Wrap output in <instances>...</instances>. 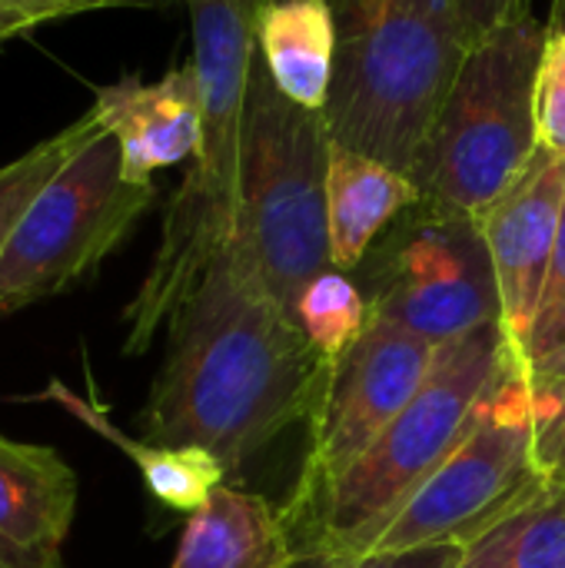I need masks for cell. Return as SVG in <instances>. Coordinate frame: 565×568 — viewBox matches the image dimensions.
<instances>
[{"instance_id":"1","label":"cell","mask_w":565,"mask_h":568,"mask_svg":"<svg viewBox=\"0 0 565 568\" xmlns=\"http://www.w3.org/2000/svg\"><path fill=\"white\" fill-rule=\"evenodd\" d=\"M323 356L226 243L167 320V353L140 409L160 446H200L240 473L286 426L310 416Z\"/></svg>"},{"instance_id":"2","label":"cell","mask_w":565,"mask_h":568,"mask_svg":"<svg viewBox=\"0 0 565 568\" xmlns=\"http://www.w3.org/2000/svg\"><path fill=\"white\" fill-rule=\"evenodd\" d=\"M270 0H186L193 70L200 80L203 136L183 186L173 193L157 256L127 306V356L150 349L170 313L236 233L240 153L260 10Z\"/></svg>"},{"instance_id":"3","label":"cell","mask_w":565,"mask_h":568,"mask_svg":"<svg viewBox=\"0 0 565 568\" xmlns=\"http://www.w3.org/2000/svg\"><path fill=\"white\" fill-rule=\"evenodd\" d=\"M326 3L336 27L330 140L410 176L470 53L463 0Z\"/></svg>"},{"instance_id":"4","label":"cell","mask_w":565,"mask_h":568,"mask_svg":"<svg viewBox=\"0 0 565 568\" xmlns=\"http://www.w3.org/2000/svg\"><path fill=\"white\" fill-rule=\"evenodd\" d=\"M549 23L533 10L476 40L433 120L410 180L426 206L483 216L533 163L536 80Z\"/></svg>"},{"instance_id":"5","label":"cell","mask_w":565,"mask_h":568,"mask_svg":"<svg viewBox=\"0 0 565 568\" xmlns=\"http://www.w3.org/2000/svg\"><path fill=\"white\" fill-rule=\"evenodd\" d=\"M330 130L323 110L290 100L260 50L250 73L233 246L293 316L300 290L333 270L326 226Z\"/></svg>"},{"instance_id":"6","label":"cell","mask_w":565,"mask_h":568,"mask_svg":"<svg viewBox=\"0 0 565 568\" xmlns=\"http://www.w3.org/2000/svg\"><path fill=\"white\" fill-rule=\"evenodd\" d=\"M506 349L509 343L500 323L436 349L410 406L386 426L366 456L320 496V536L313 549L340 562L366 559L373 539L460 446Z\"/></svg>"},{"instance_id":"7","label":"cell","mask_w":565,"mask_h":568,"mask_svg":"<svg viewBox=\"0 0 565 568\" xmlns=\"http://www.w3.org/2000/svg\"><path fill=\"white\" fill-rule=\"evenodd\" d=\"M536 433L539 406L529 363L509 346L460 446L373 539L366 556L430 546L470 549L553 479L536 459Z\"/></svg>"},{"instance_id":"8","label":"cell","mask_w":565,"mask_h":568,"mask_svg":"<svg viewBox=\"0 0 565 568\" xmlns=\"http://www.w3.org/2000/svg\"><path fill=\"white\" fill-rule=\"evenodd\" d=\"M157 200L153 183L123 170L120 143L93 136L30 203L0 256V316L87 280Z\"/></svg>"},{"instance_id":"9","label":"cell","mask_w":565,"mask_h":568,"mask_svg":"<svg viewBox=\"0 0 565 568\" xmlns=\"http://www.w3.org/2000/svg\"><path fill=\"white\" fill-rule=\"evenodd\" d=\"M370 316L436 349L483 326H503L480 220L426 203L406 210L376 246Z\"/></svg>"},{"instance_id":"10","label":"cell","mask_w":565,"mask_h":568,"mask_svg":"<svg viewBox=\"0 0 565 568\" xmlns=\"http://www.w3.org/2000/svg\"><path fill=\"white\" fill-rule=\"evenodd\" d=\"M436 346L406 329L370 316L356 346L323 369V386L313 406V443L303 473V496H320L343 479L386 426L420 393Z\"/></svg>"},{"instance_id":"11","label":"cell","mask_w":565,"mask_h":568,"mask_svg":"<svg viewBox=\"0 0 565 568\" xmlns=\"http://www.w3.org/2000/svg\"><path fill=\"white\" fill-rule=\"evenodd\" d=\"M563 210L565 160L549 150H536L523 176L480 216L500 286L503 333L519 356L543 300Z\"/></svg>"},{"instance_id":"12","label":"cell","mask_w":565,"mask_h":568,"mask_svg":"<svg viewBox=\"0 0 565 568\" xmlns=\"http://www.w3.org/2000/svg\"><path fill=\"white\" fill-rule=\"evenodd\" d=\"M93 113L120 143L127 176L137 183H153L157 170L176 166L200 150L203 103L193 60L153 83L123 77L100 87L93 97Z\"/></svg>"},{"instance_id":"13","label":"cell","mask_w":565,"mask_h":568,"mask_svg":"<svg viewBox=\"0 0 565 568\" xmlns=\"http://www.w3.org/2000/svg\"><path fill=\"white\" fill-rule=\"evenodd\" d=\"M77 516V473L50 446L0 433V566L60 568Z\"/></svg>"},{"instance_id":"14","label":"cell","mask_w":565,"mask_h":568,"mask_svg":"<svg viewBox=\"0 0 565 568\" xmlns=\"http://www.w3.org/2000/svg\"><path fill=\"white\" fill-rule=\"evenodd\" d=\"M423 200L420 186L383 160L330 140L326 226L333 270H356L376 236Z\"/></svg>"},{"instance_id":"15","label":"cell","mask_w":565,"mask_h":568,"mask_svg":"<svg viewBox=\"0 0 565 568\" xmlns=\"http://www.w3.org/2000/svg\"><path fill=\"white\" fill-rule=\"evenodd\" d=\"M296 556L276 509L263 496L223 483L186 519L170 568H290Z\"/></svg>"},{"instance_id":"16","label":"cell","mask_w":565,"mask_h":568,"mask_svg":"<svg viewBox=\"0 0 565 568\" xmlns=\"http://www.w3.org/2000/svg\"><path fill=\"white\" fill-rule=\"evenodd\" d=\"M256 50L290 100L310 110L326 106L336 60V27L326 0H270L260 10Z\"/></svg>"},{"instance_id":"17","label":"cell","mask_w":565,"mask_h":568,"mask_svg":"<svg viewBox=\"0 0 565 568\" xmlns=\"http://www.w3.org/2000/svg\"><path fill=\"white\" fill-rule=\"evenodd\" d=\"M43 396L53 399V403H60L70 416H77L80 423H87L93 433H100L120 453H127L133 459V466L140 469L147 493L163 509H170V513L193 516L196 509H203L210 503V496L230 476L226 466L213 453H206L200 446H160V443H147V439L123 436L107 419L103 409H97L93 403H87L77 393H70L60 379H53Z\"/></svg>"},{"instance_id":"18","label":"cell","mask_w":565,"mask_h":568,"mask_svg":"<svg viewBox=\"0 0 565 568\" xmlns=\"http://www.w3.org/2000/svg\"><path fill=\"white\" fill-rule=\"evenodd\" d=\"M460 568H565V476L546 479L480 536Z\"/></svg>"},{"instance_id":"19","label":"cell","mask_w":565,"mask_h":568,"mask_svg":"<svg viewBox=\"0 0 565 568\" xmlns=\"http://www.w3.org/2000/svg\"><path fill=\"white\" fill-rule=\"evenodd\" d=\"M100 133H103V123L90 106L70 126L57 130L53 136L40 140L37 146H30L7 166H0V256L7 250L17 223L23 220V213L40 196V190Z\"/></svg>"},{"instance_id":"20","label":"cell","mask_w":565,"mask_h":568,"mask_svg":"<svg viewBox=\"0 0 565 568\" xmlns=\"http://www.w3.org/2000/svg\"><path fill=\"white\" fill-rule=\"evenodd\" d=\"M293 320L330 366L340 363L363 336L370 323V300L340 270H323L300 290Z\"/></svg>"},{"instance_id":"21","label":"cell","mask_w":565,"mask_h":568,"mask_svg":"<svg viewBox=\"0 0 565 568\" xmlns=\"http://www.w3.org/2000/svg\"><path fill=\"white\" fill-rule=\"evenodd\" d=\"M536 140L565 160V27H549L536 80Z\"/></svg>"},{"instance_id":"22","label":"cell","mask_w":565,"mask_h":568,"mask_svg":"<svg viewBox=\"0 0 565 568\" xmlns=\"http://www.w3.org/2000/svg\"><path fill=\"white\" fill-rule=\"evenodd\" d=\"M559 346H565V210L559 240H556V253H553V263H549V276H546V286H543V300H539L529 339L523 346V359L536 363V359L549 356Z\"/></svg>"},{"instance_id":"23","label":"cell","mask_w":565,"mask_h":568,"mask_svg":"<svg viewBox=\"0 0 565 568\" xmlns=\"http://www.w3.org/2000/svg\"><path fill=\"white\" fill-rule=\"evenodd\" d=\"M466 549L463 546H430L410 552H376L360 562H340L320 549H306L293 559L290 568H460Z\"/></svg>"},{"instance_id":"24","label":"cell","mask_w":565,"mask_h":568,"mask_svg":"<svg viewBox=\"0 0 565 568\" xmlns=\"http://www.w3.org/2000/svg\"><path fill=\"white\" fill-rule=\"evenodd\" d=\"M536 406H539L536 459L546 476H565V393L553 399L536 396Z\"/></svg>"},{"instance_id":"25","label":"cell","mask_w":565,"mask_h":568,"mask_svg":"<svg viewBox=\"0 0 565 568\" xmlns=\"http://www.w3.org/2000/svg\"><path fill=\"white\" fill-rule=\"evenodd\" d=\"M529 0H463V17H466V33H470V47L476 40H483L486 33H493L496 27L529 13Z\"/></svg>"},{"instance_id":"26","label":"cell","mask_w":565,"mask_h":568,"mask_svg":"<svg viewBox=\"0 0 565 568\" xmlns=\"http://www.w3.org/2000/svg\"><path fill=\"white\" fill-rule=\"evenodd\" d=\"M0 3L43 10L53 20H63V17L87 13V10H103V7H147V3H160V0H0Z\"/></svg>"},{"instance_id":"27","label":"cell","mask_w":565,"mask_h":568,"mask_svg":"<svg viewBox=\"0 0 565 568\" xmlns=\"http://www.w3.org/2000/svg\"><path fill=\"white\" fill-rule=\"evenodd\" d=\"M529 379H533L536 396H543V399H553V396L565 393V346L553 349L549 356H543L536 363H529Z\"/></svg>"},{"instance_id":"28","label":"cell","mask_w":565,"mask_h":568,"mask_svg":"<svg viewBox=\"0 0 565 568\" xmlns=\"http://www.w3.org/2000/svg\"><path fill=\"white\" fill-rule=\"evenodd\" d=\"M40 23H53V17L43 13V10L7 7V3H0V43L10 40V37H17V33H27V30L40 27Z\"/></svg>"},{"instance_id":"29","label":"cell","mask_w":565,"mask_h":568,"mask_svg":"<svg viewBox=\"0 0 565 568\" xmlns=\"http://www.w3.org/2000/svg\"><path fill=\"white\" fill-rule=\"evenodd\" d=\"M549 27H565V0H556V3H553V20H549Z\"/></svg>"},{"instance_id":"30","label":"cell","mask_w":565,"mask_h":568,"mask_svg":"<svg viewBox=\"0 0 565 568\" xmlns=\"http://www.w3.org/2000/svg\"><path fill=\"white\" fill-rule=\"evenodd\" d=\"M0 568H3V566H0Z\"/></svg>"}]
</instances>
